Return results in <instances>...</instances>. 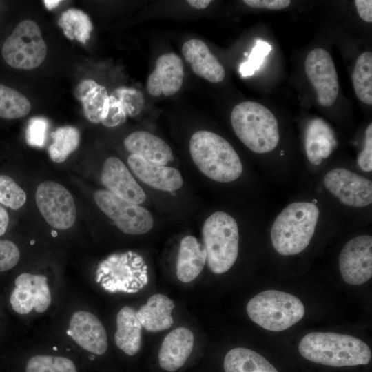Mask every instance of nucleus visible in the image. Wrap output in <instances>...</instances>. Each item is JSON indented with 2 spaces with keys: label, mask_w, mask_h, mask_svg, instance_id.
Segmentation results:
<instances>
[{
  "label": "nucleus",
  "mask_w": 372,
  "mask_h": 372,
  "mask_svg": "<svg viewBox=\"0 0 372 372\" xmlns=\"http://www.w3.org/2000/svg\"><path fill=\"white\" fill-rule=\"evenodd\" d=\"M26 372H77L72 360L53 355H35L26 365Z\"/></svg>",
  "instance_id": "32"
},
{
  "label": "nucleus",
  "mask_w": 372,
  "mask_h": 372,
  "mask_svg": "<svg viewBox=\"0 0 372 372\" xmlns=\"http://www.w3.org/2000/svg\"><path fill=\"white\" fill-rule=\"evenodd\" d=\"M326 189L340 203L364 207L372 203V183L368 178L345 168H335L324 178Z\"/></svg>",
  "instance_id": "11"
},
{
  "label": "nucleus",
  "mask_w": 372,
  "mask_h": 372,
  "mask_svg": "<svg viewBox=\"0 0 372 372\" xmlns=\"http://www.w3.org/2000/svg\"><path fill=\"white\" fill-rule=\"evenodd\" d=\"M74 94L82 103L86 118L94 123H101L109 108L106 88L94 80L87 79L79 84Z\"/></svg>",
  "instance_id": "24"
},
{
  "label": "nucleus",
  "mask_w": 372,
  "mask_h": 372,
  "mask_svg": "<svg viewBox=\"0 0 372 372\" xmlns=\"http://www.w3.org/2000/svg\"><path fill=\"white\" fill-rule=\"evenodd\" d=\"M207 262V254L194 236H185L180 241L176 262L178 279L187 283L194 280L203 271Z\"/></svg>",
  "instance_id": "22"
},
{
  "label": "nucleus",
  "mask_w": 372,
  "mask_h": 372,
  "mask_svg": "<svg viewBox=\"0 0 372 372\" xmlns=\"http://www.w3.org/2000/svg\"><path fill=\"white\" fill-rule=\"evenodd\" d=\"M355 94L367 105L372 104V54L363 52L358 58L352 74Z\"/></svg>",
  "instance_id": "30"
},
{
  "label": "nucleus",
  "mask_w": 372,
  "mask_h": 372,
  "mask_svg": "<svg viewBox=\"0 0 372 372\" xmlns=\"http://www.w3.org/2000/svg\"><path fill=\"white\" fill-rule=\"evenodd\" d=\"M108 291L134 293L147 284V267L138 254H114L101 262L97 282Z\"/></svg>",
  "instance_id": "7"
},
{
  "label": "nucleus",
  "mask_w": 372,
  "mask_h": 372,
  "mask_svg": "<svg viewBox=\"0 0 372 372\" xmlns=\"http://www.w3.org/2000/svg\"><path fill=\"white\" fill-rule=\"evenodd\" d=\"M125 149L147 162L165 166L172 159L170 147L160 137L145 131H136L124 140Z\"/></svg>",
  "instance_id": "21"
},
{
  "label": "nucleus",
  "mask_w": 372,
  "mask_h": 372,
  "mask_svg": "<svg viewBox=\"0 0 372 372\" xmlns=\"http://www.w3.org/2000/svg\"><path fill=\"white\" fill-rule=\"evenodd\" d=\"M249 318L264 329L284 331L299 322L305 313L296 296L281 291L267 290L253 297L247 304Z\"/></svg>",
  "instance_id": "6"
},
{
  "label": "nucleus",
  "mask_w": 372,
  "mask_h": 372,
  "mask_svg": "<svg viewBox=\"0 0 372 372\" xmlns=\"http://www.w3.org/2000/svg\"><path fill=\"white\" fill-rule=\"evenodd\" d=\"M194 341L193 333L187 328L178 327L169 332L158 351L160 366L169 372L180 369L190 355Z\"/></svg>",
  "instance_id": "20"
},
{
  "label": "nucleus",
  "mask_w": 372,
  "mask_h": 372,
  "mask_svg": "<svg viewBox=\"0 0 372 372\" xmlns=\"http://www.w3.org/2000/svg\"><path fill=\"white\" fill-rule=\"evenodd\" d=\"M101 182L113 194L136 205L146 200V194L136 183L127 167L116 157H110L104 162Z\"/></svg>",
  "instance_id": "16"
},
{
  "label": "nucleus",
  "mask_w": 372,
  "mask_h": 372,
  "mask_svg": "<svg viewBox=\"0 0 372 372\" xmlns=\"http://www.w3.org/2000/svg\"><path fill=\"white\" fill-rule=\"evenodd\" d=\"M26 201L25 192L10 177L0 174V203L17 210Z\"/></svg>",
  "instance_id": "33"
},
{
  "label": "nucleus",
  "mask_w": 372,
  "mask_h": 372,
  "mask_svg": "<svg viewBox=\"0 0 372 372\" xmlns=\"http://www.w3.org/2000/svg\"><path fill=\"white\" fill-rule=\"evenodd\" d=\"M305 359L330 366L365 365L371 359L368 344L355 337L333 332H311L298 345Z\"/></svg>",
  "instance_id": "1"
},
{
  "label": "nucleus",
  "mask_w": 372,
  "mask_h": 372,
  "mask_svg": "<svg viewBox=\"0 0 372 372\" xmlns=\"http://www.w3.org/2000/svg\"><path fill=\"white\" fill-rule=\"evenodd\" d=\"M48 121L43 117H33L29 121L25 132L28 145L42 147L44 145Z\"/></svg>",
  "instance_id": "36"
},
{
  "label": "nucleus",
  "mask_w": 372,
  "mask_h": 372,
  "mask_svg": "<svg viewBox=\"0 0 372 372\" xmlns=\"http://www.w3.org/2000/svg\"><path fill=\"white\" fill-rule=\"evenodd\" d=\"M225 372H278L258 353L244 347L230 350L224 358Z\"/></svg>",
  "instance_id": "27"
},
{
  "label": "nucleus",
  "mask_w": 372,
  "mask_h": 372,
  "mask_svg": "<svg viewBox=\"0 0 372 372\" xmlns=\"http://www.w3.org/2000/svg\"><path fill=\"white\" fill-rule=\"evenodd\" d=\"M48 10L55 8L61 3L59 0H45L43 1Z\"/></svg>",
  "instance_id": "44"
},
{
  "label": "nucleus",
  "mask_w": 372,
  "mask_h": 372,
  "mask_svg": "<svg viewBox=\"0 0 372 372\" xmlns=\"http://www.w3.org/2000/svg\"><path fill=\"white\" fill-rule=\"evenodd\" d=\"M67 334L83 349L96 355L103 354L107 349L105 329L94 314L84 311L75 312L70 321Z\"/></svg>",
  "instance_id": "17"
},
{
  "label": "nucleus",
  "mask_w": 372,
  "mask_h": 372,
  "mask_svg": "<svg viewBox=\"0 0 372 372\" xmlns=\"http://www.w3.org/2000/svg\"><path fill=\"white\" fill-rule=\"evenodd\" d=\"M58 25L68 39H76L83 44L90 39L92 30V23L88 15L74 8L63 12L58 21Z\"/></svg>",
  "instance_id": "28"
},
{
  "label": "nucleus",
  "mask_w": 372,
  "mask_h": 372,
  "mask_svg": "<svg viewBox=\"0 0 372 372\" xmlns=\"http://www.w3.org/2000/svg\"><path fill=\"white\" fill-rule=\"evenodd\" d=\"M318 206L310 202L289 204L275 219L271 240L276 251L283 256L296 255L309 245L319 218Z\"/></svg>",
  "instance_id": "3"
},
{
  "label": "nucleus",
  "mask_w": 372,
  "mask_h": 372,
  "mask_svg": "<svg viewBox=\"0 0 372 372\" xmlns=\"http://www.w3.org/2000/svg\"><path fill=\"white\" fill-rule=\"evenodd\" d=\"M187 2L193 8L196 9H205L211 3L209 0H188Z\"/></svg>",
  "instance_id": "43"
},
{
  "label": "nucleus",
  "mask_w": 372,
  "mask_h": 372,
  "mask_svg": "<svg viewBox=\"0 0 372 372\" xmlns=\"http://www.w3.org/2000/svg\"><path fill=\"white\" fill-rule=\"evenodd\" d=\"M34 240H32V241H31L30 243H31V244H34Z\"/></svg>",
  "instance_id": "46"
},
{
  "label": "nucleus",
  "mask_w": 372,
  "mask_h": 372,
  "mask_svg": "<svg viewBox=\"0 0 372 372\" xmlns=\"http://www.w3.org/2000/svg\"><path fill=\"white\" fill-rule=\"evenodd\" d=\"M358 166L364 172L372 170V124L365 131L364 146L358 158Z\"/></svg>",
  "instance_id": "39"
},
{
  "label": "nucleus",
  "mask_w": 372,
  "mask_h": 372,
  "mask_svg": "<svg viewBox=\"0 0 372 372\" xmlns=\"http://www.w3.org/2000/svg\"><path fill=\"white\" fill-rule=\"evenodd\" d=\"M181 51L196 75L213 83L223 81L225 68L204 41L189 39L184 43Z\"/></svg>",
  "instance_id": "18"
},
{
  "label": "nucleus",
  "mask_w": 372,
  "mask_h": 372,
  "mask_svg": "<svg viewBox=\"0 0 372 372\" xmlns=\"http://www.w3.org/2000/svg\"><path fill=\"white\" fill-rule=\"evenodd\" d=\"M243 2L251 8L269 10H281L291 3L289 0H244Z\"/></svg>",
  "instance_id": "40"
},
{
  "label": "nucleus",
  "mask_w": 372,
  "mask_h": 372,
  "mask_svg": "<svg viewBox=\"0 0 372 372\" xmlns=\"http://www.w3.org/2000/svg\"><path fill=\"white\" fill-rule=\"evenodd\" d=\"M306 74L313 85L319 103L331 106L335 101L339 85L334 62L330 54L323 48L311 50L304 62Z\"/></svg>",
  "instance_id": "13"
},
{
  "label": "nucleus",
  "mask_w": 372,
  "mask_h": 372,
  "mask_svg": "<svg viewBox=\"0 0 372 372\" xmlns=\"http://www.w3.org/2000/svg\"><path fill=\"white\" fill-rule=\"evenodd\" d=\"M174 308L172 300L163 294H154L136 311V317L147 331H161L172 326V311Z\"/></svg>",
  "instance_id": "23"
},
{
  "label": "nucleus",
  "mask_w": 372,
  "mask_h": 372,
  "mask_svg": "<svg viewBox=\"0 0 372 372\" xmlns=\"http://www.w3.org/2000/svg\"><path fill=\"white\" fill-rule=\"evenodd\" d=\"M53 349H54V350H56L57 349H56V347H54Z\"/></svg>",
  "instance_id": "47"
},
{
  "label": "nucleus",
  "mask_w": 372,
  "mask_h": 372,
  "mask_svg": "<svg viewBox=\"0 0 372 372\" xmlns=\"http://www.w3.org/2000/svg\"><path fill=\"white\" fill-rule=\"evenodd\" d=\"M127 163L133 173L144 183L162 191H175L183 184L180 172L171 167L156 165L131 154Z\"/></svg>",
  "instance_id": "19"
},
{
  "label": "nucleus",
  "mask_w": 372,
  "mask_h": 372,
  "mask_svg": "<svg viewBox=\"0 0 372 372\" xmlns=\"http://www.w3.org/2000/svg\"><path fill=\"white\" fill-rule=\"evenodd\" d=\"M46 54L47 46L40 28L30 19L19 23L2 47L5 61L17 69L35 68L43 62Z\"/></svg>",
  "instance_id": "8"
},
{
  "label": "nucleus",
  "mask_w": 372,
  "mask_h": 372,
  "mask_svg": "<svg viewBox=\"0 0 372 372\" xmlns=\"http://www.w3.org/2000/svg\"><path fill=\"white\" fill-rule=\"evenodd\" d=\"M360 17L364 21L372 22V1L355 0L354 1Z\"/></svg>",
  "instance_id": "41"
},
{
  "label": "nucleus",
  "mask_w": 372,
  "mask_h": 372,
  "mask_svg": "<svg viewBox=\"0 0 372 372\" xmlns=\"http://www.w3.org/2000/svg\"><path fill=\"white\" fill-rule=\"evenodd\" d=\"M47 280L44 276L28 273L17 276L10 297L13 310L19 314H28L33 309L38 313L44 312L51 303Z\"/></svg>",
  "instance_id": "14"
},
{
  "label": "nucleus",
  "mask_w": 372,
  "mask_h": 372,
  "mask_svg": "<svg viewBox=\"0 0 372 372\" xmlns=\"http://www.w3.org/2000/svg\"><path fill=\"white\" fill-rule=\"evenodd\" d=\"M271 50V46L266 41L258 40L253 48L248 60L240 67L242 76L252 75L263 63L265 57Z\"/></svg>",
  "instance_id": "35"
},
{
  "label": "nucleus",
  "mask_w": 372,
  "mask_h": 372,
  "mask_svg": "<svg viewBox=\"0 0 372 372\" xmlns=\"http://www.w3.org/2000/svg\"><path fill=\"white\" fill-rule=\"evenodd\" d=\"M127 114L120 101L113 95L109 96V108L106 116L102 121L104 126L112 127L124 123Z\"/></svg>",
  "instance_id": "38"
},
{
  "label": "nucleus",
  "mask_w": 372,
  "mask_h": 372,
  "mask_svg": "<svg viewBox=\"0 0 372 372\" xmlns=\"http://www.w3.org/2000/svg\"><path fill=\"white\" fill-rule=\"evenodd\" d=\"M184 74L183 63L178 55L174 52L163 54L156 59L155 68L148 76L146 89L153 96L174 95L182 87Z\"/></svg>",
  "instance_id": "15"
},
{
  "label": "nucleus",
  "mask_w": 372,
  "mask_h": 372,
  "mask_svg": "<svg viewBox=\"0 0 372 372\" xmlns=\"http://www.w3.org/2000/svg\"><path fill=\"white\" fill-rule=\"evenodd\" d=\"M142 326L136 317V311L124 307L116 316V331L114 340L116 346L128 355H134L141 347Z\"/></svg>",
  "instance_id": "26"
},
{
  "label": "nucleus",
  "mask_w": 372,
  "mask_h": 372,
  "mask_svg": "<svg viewBox=\"0 0 372 372\" xmlns=\"http://www.w3.org/2000/svg\"><path fill=\"white\" fill-rule=\"evenodd\" d=\"M35 199L40 213L52 227L64 230L74 225L76 215L74 200L63 185L43 182L37 189Z\"/></svg>",
  "instance_id": "10"
},
{
  "label": "nucleus",
  "mask_w": 372,
  "mask_h": 372,
  "mask_svg": "<svg viewBox=\"0 0 372 372\" xmlns=\"http://www.w3.org/2000/svg\"><path fill=\"white\" fill-rule=\"evenodd\" d=\"M121 103L127 116L138 115L144 106V97L141 91L125 87L115 89L112 93Z\"/></svg>",
  "instance_id": "34"
},
{
  "label": "nucleus",
  "mask_w": 372,
  "mask_h": 372,
  "mask_svg": "<svg viewBox=\"0 0 372 372\" xmlns=\"http://www.w3.org/2000/svg\"><path fill=\"white\" fill-rule=\"evenodd\" d=\"M189 152L199 170L215 181L232 182L242 173L241 161L234 147L216 133L195 132L189 141Z\"/></svg>",
  "instance_id": "2"
},
{
  "label": "nucleus",
  "mask_w": 372,
  "mask_h": 372,
  "mask_svg": "<svg viewBox=\"0 0 372 372\" xmlns=\"http://www.w3.org/2000/svg\"><path fill=\"white\" fill-rule=\"evenodd\" d=\"M53 143L48 148V154L52 161L62 163L79 145L80 133L72 126H64L56 129L51 134Z\"/></svg>",
  "instance_id": "29"
},
{
  "label": "nucleus",
  "mask_w": 372,
  "mask_h": 372,
  "mask_svg": "<svg viewBox=\"0 0 372 372\" xmlns=\"http://www.w3.org/2000/svg\"><path fill=\"white\" fill-rule=\"evenodd\" d=\"M52 234H54V235H53L54 236H56V233L55 231H52Z\"/></svg>",
  "instance_id": "45"
},
{
  "label": "nucleus",
  "mask_w": 372,
  "mask_h": 372,
  "mask_svg": "<svg viewBox=\"0 0 372 372\" xmlns=\"http://www.w3.org/2000/svg\"><path fill=\"white\" fill-rule=\"evenodd\" d=\"M9 223V216L7 211L0 205V236L5 234Z\"/></svg>",
  "instance_id": "42"
},
{
  "label": "nucleus",
  "mask_w": 372,
  "mask_h": 372,
  "mask_svg": "<svg viewBox=\"0 0 372 372\" xmlns=\"http://www.w3.org/2000/svg\"><path fill=\"white\" fill-rule=\"evenodd\" d=\"M30 101L19 92L0 84V117L8 119L22 118L30 111Z\"/></svg>",
  "instance_id": "31"
},
{
  "label": "nucleus",
  "mask_w": 372,
  "mask_h": 372,
  "mask_svg": "<svg viewBox=\"0 0 372 372\" xmlns=\"http://www.w3.org/2000/svg\"><path fill=\"white\" fill-rule=\"evenodd\" d=\"M233 130L241 142L255 153L273 150L280 140L278 121L266 107L254 101L237 104L231 114Z\"/></svg>",
  "instance_id": "4"
},
{
  "label": "nucleus",
  "mask_w": 372,
  "mask_h": 372,
  "mask_svg": "<svg viewBox=\"0 0 372 372\" xmlns=\"http://www.w3.org/2000/svg\"><path fill=\"white\" fill-rule=\"evenodd\" d=\"M202 232L209 268L216 274L227 272L238 254L239 233L236 220L226 212L216 211L206 219Z\"/></svg>",
  "instance_id": "5"
},
{
  "label": "nucleus",
  "mask_w": 372,
  "mask_h": 372,
  "mask_svg": "<svg viewBox=\"0 0 372 372\" xmlns=\"http://www.w3.org/2000/svg\"><path fill=\"white\" fill-rule=\"evenodd\" d=\"M336 145L333 133L330 127L321 118L311 121L308 125L305 149L309 162L318 165L327 158Z\"/></svg>",
  "instance_id": "25"
},
{
  "label": "nucleus",
  "mask_w": 372,
  "mask_h": 372,
  "mask_svg": "<svg viewBox=\"0 0 372 372\" xmlns=\"http://www.w3.org/2000/svg\"><path fill=\"white\" fill-rule=\"evenodd\" d=\"M20 257L17 246L8 240H0V272L13 268Z\"/></svg>",
  "instance_id": "37"
},
{
  "label": "nucleus",
  "mask_w": 372,
  "mask_h": 372,
  "mask_svg": "<svg viewBox=\"0 0 372 372\" xmlns=\"http://www.w3.org/2000/svg\"><path fill=\"white\" fill-rule=\"evenodd\" d=\"M94 198L99 209L125 234L141 235L153 227L151 213L138 205L124 200L107 190L96 191Z\"/></svg>",
  "instance_id": "9"
},
{
  "label": "nucleus",
  "mask_w": 372,
  "mask_h": 372,
  "mask_svg": "<svg viewBox=\"0 0 372 372\" xmlns=\"http://www.w3.org/2000/svg\"><path fill=\"white\" fill-rule=\"evenodd\" d=\"M339 268L349 285L367 282L372 276V236L360 235L348 241L340 254Z\"/></svg>",
  "instance_id": "12"
}]
</instances>
